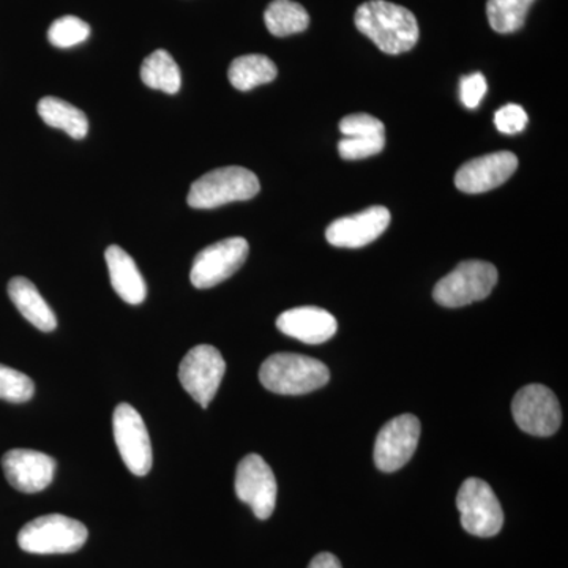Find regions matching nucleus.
Masks as SVG:
<instances>
[{"label": "nucleus", "mask_w": 568, "mask_h": 568, "mask_svg": "<svg viewBox=\"0 0 568 568\" xmlns=\"http://www.w3.org/2000/svg\"><path fill=\"white\" fill-rule=\"evenodd\" d=\"M104 257L115 294L126 304H142L148 295V286L133 257L118 245L108 246Z\"/></svg>", "instance_id": "nucleus-18"}, {"label": "nucleus", "mask_w": 568, "mask_h": 568, "mask_svg": "<svg viewBox=\"0 0 568 568\" xmlns=\"http://www.w3.org/2000/svg\"><path fill=\"white\" fill-rule=\"evenodd\" d=\"M235 495L246 506L252 507L256 518L267 519L276 506V478L272 467L261 455H246L235 473Z\"/></svg>", "instance_id": "nucleus-11"}, {"label": "nucleus", "mask_w": 568, "mask_h": 568, "mask_svg": "<svg viewBox=\"0 0 568 568\" xmlns=\"http://www.w3.org/2000/svg\"><path fill=\"white\" fill-rule=\"evenodd\" d=\"M339 132L343 134L338 142L339 156L347 162L369 159L386 148V126L365 112L346 115L339 122Z\"/></svg>", "instance_id": "nucleus-16"}, {"label": "nucleus", "mask_w": 568, "mask_h": 568, "mask_svg": "<svg viewBox=\"0 0 568 568\" xmlns=\"http://www.w3.org/2000/svg\"><path fill=\"white\" fill-rule=\"evenodd\" d=\"M112 432L126 469L138 477L149 474L152 467L151 436L140 413L132 405L121 403L112 416Z\"/></svg>", "instance_id": "nucleus-9"}, {"label": "nucleus", "mask_w": 568, "mask_h": 568, "mask_svg": "<svg viewBox=\"0 0 568 568\" xmlns=\"http://www.w3.org/2000/svg\"><path fill=\"white\" fill-rule=\"evenodd\" d=\"M517 168L518 159L515 153L508 151L488 153L463 164L455 175V185L463 193L489 192L506 183Z\"/></svg>", "instance_id": "nucleus-15"}, {"label": "nucleus", "mask_w": 568, "mask_h": 568, "mask_svg": "<svg viewBox=\"0 0 568 568\" xmlns=\"http://www.w3.org/2000/svg\"><path fill=\"white\" fill-rule=\"evenodd\" d=\"M250 245L244 237L216 242L194 257L190 282L197 290H211L233 276L248 257Z\"/></svg>", "instance_id": "nucleus-10"}, {"label": "nucleus", "mask_w": 568, "mask_h": 568, "mask_svg": "<svg viewBox=\"0 0 568 568\" xmlns=\"http://www.w3.org/2000/svg\"><path fill=\"white\" fill-rule=\"evenodd\" d=\"M487 91V80L481 73L467 74L459 82V95H462V102L467 110H476Z\"/></svg>", "instance_id": "nucleus-28"}, {"label": "nucleus", "mask_w": 568, "mask_h": 568, "mask_svg": "<svg viewBox=\"0 0 568 568\" xmlns=\"http://www.w3.org/2000/svg\"><path fill=\"white\" fill-rule=\"evenodd\" d=\"M2 469L11 487L26 495H33L50 487L55 474V462L41 452L13 448L3 455Z\"/></svg>", "instance_id": "nucleus-14"}, {"label": "nucleus", "mask_w": 568, "mask_h": 568, "mask_svg": "<svg viewBox=\"0 0 568 568\" xmlns=\"http://www.w3.org/2000/svg\"><path fill=\"white\" fill-rule=\"evenodd\" d=\"M331 372L323 362L302 354L278 353L261 365L260 381L278 395H305L324 387Z\"/></svg>", "instance_id": "nucleus-2"}, {"label": "nucleus", "mask_w": 568, "mask_h": 568, "mask_svg": "<svg viewBox=\"0 0 568 568\" xmlns=\"http://www.w3.org/2000/svg\"><path fill=\"white\" fill-rule=\"evenodd\" d=\"M536 0H488L487 14L493 31L514 33L525 26L530 6Z\"/></svg>", "instance_id": "nucleus-24"}, {"label": "nucleus", "mask_w": 568, "mask_h": 568, "mask_svg": "<svg viewBox=\"0 0 568 568\" xmlns=\"http://www.w3.org/2000/svg\"><path fill=\"white\" fill-rule=\"evenodd\" d=\"M88 537L82 523L54 514L28 523L18 534V545L31 555H69L84 547Z\"/></svg>", "instance_id": "nucleus-4"}, {"label": "nucleus", "mask_w": 568, "mask_h": 568, "mask_svg": "<svg viewBox=\"0 0 568 568\" xmlns=\"http://www.w3.org/2000/svg\"><path fill=\"white\" fill-rule=\"evenodd\" d=\"M89 36H91V26L77 17L59 18L52 22L48 31V40L52 47L62 48V50L84 43Z\"/></svg>", "instance_id": "nucleus-25"}, {"label": "nucleus", "mask_w": 568, "mask_h": 568, "mask_svg": "<svg viewBox=\"0 0 568 568\" xmlns=\"http://www.w3.org/2000/svg\"><path fill=\"white\" fill-rule=\"evenodd\" d=\"M457 507L462 526L476 537H495L504 526V511L487 481L470 477L459 488Z\"/></svg>", "instance_id": "nucleus-6"}, {"label": "nucleus", "mask_w": 568, "mask_h": 568, "mask_svg": "<svg viewBox=\"0 0 568 568\" xmlns=\"http://www.w3.org/2000/svg\"><path fill=\"white\" fill-rule=\"evenodd\" d=\"M37 110L41 121L52 129L63 130L73 140H82L89 132L88 115L58 97H44L40 100Z\"/></svg>", "instance_id": "nucleus-20"}, {"label": "nucleus", "mask_w": 568, "mask_h": 568, "mask_svg": "<svg viewBox=\"0 0 568 568\" xmlns=\"http://www.w3.org/2000/svg\"><path fill=\"white\" fill-rule=\"evenodd\" d=\"M278 70L267 55L248 54L234 59L227 78L237 91L246 92L257 85L268 84L275 80Z\"/></svg>", "instance_id": "nucleus-21"}, {"label": "nucleus", "mask_w": 568, "mask_h": 568, "mask_svg": "<svg viewBox=\"0 0 568 568\" xmlns=\"http://www.w3.org/2000/svg\"><path fill=\"white\" fill-rule=\"evenodd\" d=\"M496 129L504 134H518L528 125V114L519 104H506L495 115Z\"/></svg>", "instance_id": "nucleus-27"}, {"label": "nucleus", "mask_w": 568, "mask_h": 568, "mask_svg": "<svg viewBox=\"0 0 568 568\" xmlns=\"http://www.w3.org/2000/svg\"><path fill=\"white\" fill-rule=\"evenodd\" d=\"M265 26L275 37H290L306 31L308 11L293 0H274L264 13Z\"/></svg>", "instance_id": "nucleus-23"}, {"label": "nucleus", "mask_w": 568, "mask_h": 568, "mask_svg": "<svg viewBox=\"0 0 568 568\" xmlns=\"http://www.w3.org/2000/svg\"><path fill=\"white\" fill-rule=\"evenodd\" d=\"M308 568H343L342 562L331 552H321L310 562Z\"/></svg>", "instance_id": "nucleus-29"}, {"label": "nucleus", "mask_w": 568, "mask_h": 568, "mask_svg": "<svg viewBox=\"0 0 568 568\" xmlns=\"http://www.w3.org/2000/svg\"><path fill=\"white\" fill-rule=\"evenodd\" d=\"M420 420L413 414L392 418L381 428L375 444V463L383 473H395L416 454Z\"/></svg>", "instance_id": "nucleus-12"}, {"label": "nucleus", "mask_w": 568, "mask_h": 568, "mask_svg": "<svg viewBox=\"0 0 568 568\" xmlns=\"http://www.w3.org/2000/svg\"><path fill=\"white\" fill-rule=\"evenodd\" d=\"M260 190V179L246 168H219L193 182L186 203L193 209H216L235 201L252 200Z\"/></svg>", "instance_id": "nucleus-3"}, {"label": "nucleus", "mask_w": 568, "mask_h": 568, "mask_svg": "<svg viewBox=\"0 0 568 568\" xmlns=\"http://www.w3.org/2000/svg\"><path fill=\"white\" fill-rule=\"evenodd\" d=\"M9 297L26 320L41 332H52L58 327L54 312L47 304L36 284L24 276H14L9 283Z\"/></svg>", "instance_id": "nucleus-19"}, {"label": "nucleus", "mask_w": 568, "mask_h": 568, "mask_svg": "<svg viewBox=\"0 0 568 568\" xmlns=\"http://www.w3.org/2000/svg\"><path fill=\"white\" fill-rule=\"evenodd\" d=\"M390 220L387 207L373 205L364 212L335 220L325 231V239L338 248H362L386 233Z\"/></svg>", "instance_id": "nucleus-13"}, {"label": "nucleus", "mask_w": 568, "mask_h": 568, "mask_svg": "<svg viewBox=\"0 0 568 568\" xmlns=\"http://www.w3.org/2000/svg\"><path fill=\"white\" fill-rule=\"evenodd\" d=\"M226 362L222 353L211 345H200L189 351L179 366V381L194 402L207 407L222 384Z\"/></svg>", "instance_id": "nucleus-7"}, {"label": "nucleus", "mask_w": 568, "mask_h": 568, "mask_svg": "<svg viewBox=\"0 0 568 568\" xmlns=\"http://www.w3.org/2000/svg\"><path fill=\"white\" fill-rule=\"evenodd\" d=\"M511 414L523 432L538 437H548L562 424L558 396L541 384H530L515 395Z\"/></svg>", "instance_id": "nucleus-8"}, {"label": "nucleus", "mask_w": 568, "mask_h": 568, "mask_svg": "<svg viewBox=\"0 0 568 568\" xmlns=\"http://www.w3.org/2000/svg\"><path fill=\"white\" fill-rule=\"evenodd\" d=\"M141 80L148 88L164 93L181 91L182 74L173 55L164 50L153 51L141 65Z\"/></svg>", "instance_id": "nucleus-22"}, {"label": "nucleus", "mask_w": 568, "mask_h": 568, "mask_svg": "<svg viewBox=\"0 0 568 568\" xmlns=\"http://www.w3.org/2000/svg\"><path fill=\"white\" fill-rule=\"evenodd\" d=\"M276 327L284 335L306 345H321L336 334L338 323L327 310L317 308V306H298L282 313L276 320Z\"/></svg>", "instance_id": "nucleus-17"}, {"label": "nucleus", "mask_w": 568, "mask_h": 568, "mask_svg": "<svg viewBox=\"0 0 568 568\" xmlns=\"http://www.w3.org/2000/svg\"><path fill=\"white\" fill-rule=\"evenodd\" d=\"M497 283V271L485 261H465L436 284L433 297L447 308H459L484 301Z\"/></svg>", "instance_id": "nucleus-5"}, {"label": "nucleus", "mask_w": 568, "mask_h": 568, "mask_svg": "<svg viewBox=\"0 0 568 568\" xmlns=\"http://www.w3.org/2000/svg\"><path fill=\"white\" fill-rule=\"evenodd\" d=\"M36 386L24 373L0 364V399L9 403H26L32 398Z\"/></svg>", "instance_id": "nucleus-26"}, {"label": "nucleus", "mask_w": 568, "mask_h": 568, "mask_svg": "<svg viewBox=\"0 0 568 568\" xmlns=\"http://www.w3.org/2000/svg\"><path fill=\"white\" fill-rule=\"evenodd\" d=\"M355 26L386 54H403L418 41V22L413 11L387 0H369L355 11Z\"/></svg>", "instance_id": "nucleus-1"}]
</instances>
